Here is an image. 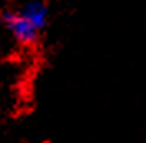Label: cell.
<instances>
[{"label":"cell","instance_id":"cell-1","mask_svg":"<svg viewBox=\"0 0 146 143\" xmlns=\"http://www.w3.org/2000/svg\"><path fill=\"white\" fill-rule=\"evenodd\" d=\"M3 23L9 30L12 37L22 45H32L38 40L40 30L35 28L23 15H20L18 12H7L3 13Z\"/></svg>","mask_w":146,"mask_h":143},{"label":"cell","instance_id":"cell-2","mask_svg":"<svg viewBox=\"0 0 146 143\" xmlns=\"http://www.w3.org/2000/svg\"><path fill=\"white\" fill-rule=\"evenodd\" d=\"M18 13L23 15L38 30H42L45 27L46 20H48V9H46V5L42 0H30V2H27L22 9L18 10Z\"/></svg>","mask_w":146,"mask_h":143}]
</instances>
